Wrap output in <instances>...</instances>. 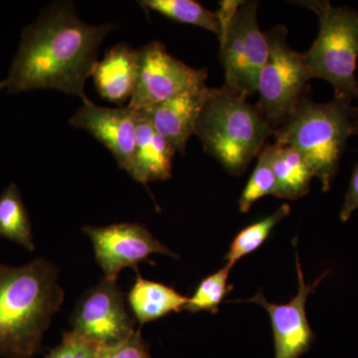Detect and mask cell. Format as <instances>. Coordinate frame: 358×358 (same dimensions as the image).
<instances>
[{
    "label": "cell",
    "instance_id": "1",
    "mask_svg": "<svg viewBox=\"0 0 358 358\" xmlns=\"http://www.w3.org/2000/svg\"><path fill=\"white\" fill-rule=\"evenodd\" d=\"M114 28L84 22L72 2L51 4L23 30L4 80L7 92L56 90L87 102L85 85L98 64L101 44Z\"/></svg>",
    "mask_w": 358,
    "mask_h": 358
},
{
    "label": "cell",
    "instance_id": "2",
    "mask_svg": "<svg viewBox=\"0 0 358 358\" xmlns=\"http://www.w3.org/2000/svg\"><path fill=\"white\" fill-rule=\"evenodd\" d=\"M64 301L58 270L44 259L22 267L0 264V355L32 358Z\"/></svg>",
    "mask_w": 358,
    "mask_h": 358
},
{
    "label": "cell",
    "instance_id": "3",
    "mask_svg": "<svg viewBox=\"0 0 358 358\" xmlns=\"http://www.w3.org/2000/svg\"><path fill=\"white\" fill-rule=\"evenodd\" d=\"M258 106L227 87L210 88L195 133L206 154L232 176H241L274 136Z\"/></svg>",
    "mask_w": 358,
    "mask_h": 358
},
{
    "label": "cell",
    "instance_id": "4",
    "mask_svg": "<svg viewBox=\"0 0 358 358\" xmlns=\"http://www.w3.org/2000/svg\"><path fill=\"white\" fill-rule=\"evenodd\" d=\"M352 103L336 98L315 103L305 96L275 129V143L291 145L305 157L324 192L338 173L348 138L358 134V107Z\"/></svg>",
    "mask_w": 358,
    "mask_h": 358
},
{
    "label": "cell",
    "instance_id": "5",
    "mask_svg": "<svg viewBox=\"0 0 358 358\" xmlns=\"http://www.w3.org/2000/svg\"><path fill=\"white\" fill-rule=\"evenodd\" d=\"M317 14L320 31L306 53V62L313 78L333 85L334 98L358 101L355 72L358 60V13L329 1H300Z\"/></svg>",
    "mask_w": 358,
    "mask_h": 358
},
{
    "label": "cell",
    "instance_id": "6",
    "mask_svg": "<svg viewBox=\"0 0 358 358\" xmlns=\"http://www.w3.org/2000/svg\"><path fill=\"white\" fill-rule=\"evenodd\" d=\"M287 35L288 29L284 25L266 32L268 55L257 90L260 95L257 106L275 129L287 121L305 98L308 82L313 79L305 55L289 46Z\"/></svg>",
    "mask_w": 358,
    "mask_h": 358
},
{
    "label": "cell",
    "instance_id": "7",
    "mask_svg": "<svg viewBox=\"0 0 358 358\" xmlns=\"http://www.w3.org/2000/svg\"><path fill=\"white\" fill-rule=\"evenodd\" d=\"M258 7V1H243L218 36L224 86L244 98L257 93L259 77L268 55L267 36L257 17Z\"/></svg>",
    "mask_w": 358,
    "mask_h": 358
},
{
    "label": "cell",
    "instance_id": "8",
    "mask_svg": "<svg viewBox=\"0 0 358 358\" xmlns=\"http://www.w3.org/2000/svg\"><path fill=\"white\" fill-rule=\"evenodd\" d=\"M140 74L128 107L145 109L179 94L206 85L208 72L195 69L169 53L166 46L152 41L140 49Z\"/></svg>",
    "mask_w": 358,
    "mask_h": 358
},
{
    "label": "cell",
    "instance_id": "9",
    "mask_svg": "<svg viewBox=\"0 0 358 358\" xmlns=\"http://www.w3.org/2000/svg\"><path fill=\"white\" fill-rule=\"evenodd\" d=\"M72 326L73 331L101 346L117 345L136 331L117 280L105 277L82 296Z\"/></svg>",
    "mask_w": 358,
    "mask_h": 358
},
{
    "label": "cell",
    "instance_id": "10",
    "mask_svg": "<svg viewBox=\"0 0 358 358\" xmlns=\"http://www.w3.org/2000/svg\"><path fill=\"white\" fill-rule=\"evenodd\" d=\"M83 232L91 239L96 262L105 277L109 279L117 280L122 268H136L138 264L148 261L154 254L178 258L141 224L117 223L103 227L85 226Z\"/></svg>",
    "mask_w": 358,
    "mask_h": 358
},
{
    "label": "cell",
    "instance_id": "11",
    "mask_svg": "<svg viewBox=\"0 0 358 358\" xmlns=\"http://www.w3.org/2000/svg\"><path fill=\"white\" fill-rule=\"evenodd\" d=\"M296 266L298 272V294L289 303H270L259 292L246 301L257 303L267 310L274 336L275 358H300L310 352L315 334L310 329L306 313V303L308 296L315 292L320 282L329 274V271L324 273L313 284L308 285L303 278V270L296 250Z\"/></svg>",
    "mask_w": 358,
    "mask_h": 358
},
{
    "label": "cell",
    "instance_id": "12",
    "mask_svg": "<svg viewBox=\"0 0 358 358\" xmlns=\"http://www.w3.org/2000/svg\"><path fill=\"white\" fill-rule=\"evenodd\" d=\"M70 124L91 134L114 155L120 169L131 174L136 147V110L128 106L101 107L89 100L73 115Z\"/></svg>",
    "mask_w": 358,
    "mask_h": 358
},
{
    "label": "cell",
    "instance_id": "13",
    "mask_svg": "<svg viewBox=\"0 0 358 358\" xmlns=\"http://www.w3.org/2000/svg\"><path fill=\"white\" fill-rule=\"evenodd\" d=\"M209 92L210 88L205 85L138 112L173 145L176 152L185 155L187 141L195 133Z\"/></svg>",
    "mask_w": 358,
    "mask_h": 358
},
{
    "label": "cell",
    "instance_id": "14",
    "mask_svg": "<svg viewBox=\"0 0 358 358\" xmlns=\"http://www.w3.org/2000/svg\"><path fill=\"white\" fill-rule=\"evenodd\" d=\"M140 62V49L127 43L113 46L92 74L99 95L115 105L129 102L138 85Z\"/></svg>",
    "mask_w": 358,
    "mask_h": 358
},
{
    "label": "cell",
    "instance_id": "15",
    "mask_svg": "<svg viewBox=\"0 0 358 358\" xmlns=\"http://www.w3.org/2000/svg\"><path fill=\"white\" fill-rule=\"evenodd\" d=\"M136 115V147L129 176L145 185L154 181L169 180L173 176L176 150L138 110Z\"/></svg>",
    "mask_w": 358,
    "mask_h": 358
},
{
    "label": "cell",
    "instance_id": "16",
    "mask_svg": "<svg viewBox=\"0 0 358 358\" xmlns=\"http://www.w3.org/2000/svg\"><path fill=\"white\" fill-rule=\"evenodd\" d=\"M265 148L277 182L274 196L296 200L308 194L315 174L305 157L296 148L282 143Z\"/></svg>",
    "mask_w": 358,
    "mask_h": 358
},
{
    "label": "cell",
    "instance_id": "17",
    "mask_svg": "<svg viewBox=\"0 0 358 358\" xmlns=\"http://www.w3.org/2000/svg\"><path fill=\"white\" fill-rule=\"evenodd\" d=\"M187 296L162 282L148 281L138 273L128 294L131 312L141 326L185 310Z\"/></svg>",
    "mask_w": 358,
    "mask_h": 358
},
{
    "label": "cell",
    "instance_id": "18",
    "mask_svg": "<svg viewBox=\"0 0 358 358\" xmlns=\"http://www.w3.org/2000/svg\"><path fill=\"white\" fill-rule=\"evenodd\" d=\"M0 237L11 240L29 251L35 250L31 222L15 183L7 186L0 195Z\"/></svg>",
    "mask_w": 358,
    "mask_h": 358
},
{
    "label": "cell",
    "instance_id": "19",
    "mask_svg": "<svg viewBox=\"0 0 358 358\" xmlns=\"http://www.w3.org/2000/svg\"><path fill=\"white\" fill-rule=\"evenodd\" d=\"M138 3L176 22L199 26L217 36L220 34L217 13L205 8L194 0H143Z\"/></svg>",
    "mask_w": 358,
    "mask_h": 358
},
{
    "label": "cell",
    "instance_id": "20",
    "mask_svg": "<svg viewBox=\"0 0 358 358\" xmlns=\"http://www.w3.org/2000/svg\"><path fill=\"white\" fill-rule=\"evenodd\" d=\"M289 213L291 206L282 204L274 213L240 230L231 242L229 251L224 257L226 264L234 266L243 257L262 246L275 226L284 220Z\"/></svg>",
    "mask_w": 358,
    "mask_h": 358
},
{
    "label": "cell",
    "instance_id": "21",
    "mask_svg": "<svg viewBox=\"0 0 358 358\" xmlns=\"http://www.w3.org/2000/svg\"><path fill=\"white\" fill-rule=\"evenodd\" d=\"M232 268L233 266L226 264L217 272L202 280L195 289L194 294L188 298L185 310L192 313H217L219 306L222 303L224 298L233 289L232 285L228 284Z\"/></svg>",
    "mask_w": 358,
    "mask_h": 358
},
{
    "label": "cell",
    "instance_id": "22",
    "mask_svg": "<svg viewBox=\"0 0 358 358\" xmlns=\"http://www.w3.org/2000/svg\"><path fill=\"white\" fill-rule=\"evenodd\" d=\"M275 186L277 182L274 171L268 160L267 150L264 148L259 155L255 169L250 176L248 182L238 201L240 211L246 213L259 199L267 195H275Z\"/></svg>",
    "mask_w": 358,
    "mask_h": 358
},
{
    "label": "cell",
    "instance_id": "23",
    "mask_svg": "<svg viewBox=\"0 0 358 358\" xmlns=\"http://www.w3.org/2000/svg\"><path fill=\"white\" fill-rule=\"evenodd\" d=\"M102 346L72 331L45 358H98Z\"/></svg>",
    "mask_w": 358,
    "mask_h": 358
},
{
    "label": "cell",
    "instance_id": "24",
    "mask_svg": "<svg viewBox=\"0 0 358 358\" xmlns=\"http://www.w3.org/2000/svg\"><path fill=\"white\" fill-rule=\"evenodd\" d=\"M98 358H152V355L150 345L138 331L117 345L102 346Z\"/></svg>",
    "mask_w": 358,
    "mask_h": 358
},
{
    "label": "cell",
    "instance_id": "25",
    "mask_svg": "<svg viewBox=\"0 0 358 358\" xmlns=\"http://www.w3.org/2000/svg\"><path fill=\"white\" fill-rule=\"evenodd\" d=\"M355 210H358V164L353 167L350 185H348L343 207L339 213L341 220L343 222H346Z\"/></svg>",
    "mask_w": 358,
    "mask_h": 358
},
{
    "label": "cell",
    "instance_id": "26",
    "mask_svg": "<svg viewBox=\"0 0 358 358\" xmlns=\"http://www.w3.org/2000/svg\"><path fill=\"white\" fill-rule=\"evenodd\" d=\"M6 81H1L0 82V90H2V89H6Z\"/></svg>",
    "mask_w": 358,
    "mask_h": 358
}]
</instances>
